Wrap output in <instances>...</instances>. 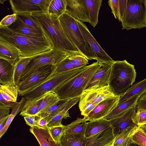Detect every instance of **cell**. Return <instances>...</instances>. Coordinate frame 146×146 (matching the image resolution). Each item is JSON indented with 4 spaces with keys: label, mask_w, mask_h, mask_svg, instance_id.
Instances as JSON below:
<instances>
[{
    "label": "cell",
    "mask_w": 146,
    "mask_h": 146,
    "mask_svg": "<svg viewBox=\"0 0 146 146\" xmlns=\"http://www.w3.org/2000/svg\"><path fill=\"white\" fill-rule=\"evenodd\" d=\"M29 130L40 146H60L52 137L48 127L43 128L35 126L31 127Z\"/></svg>",
    "instance_id": "d6986e66"
},
{
    "label": "cell",
    "mask_w": 146,
    "mask_h": 146,
    "mask_svg": "<svg viewBox=\"0 0 146 146\" xmlns=\"http://www.w3.org/2000/svg\"><path fill=\"white\" fill-rule=\"evenodd\" d=\"M46 93L36 98H25V102L20 115L24 117L36 115L38 112L43 98Z\"/></svg>",
    "instance_id": "ffe728a7"
},
{
    "label": "cell",
    "mask_w": 146,
    "mask_h": 146,
    "mask_svg": "<svg viewBox=\"0 0 146 146\" xmlns=\"http://www.w3.org/2000/svg\"><path fill=\"white\" fill-rule=\"evenodd\" d=\"M136 76L134 65L126 60L115 61L112 65L108 84L114 95L120 97L134 82Z\"/></svg>",
    "instance_id": "277c9868"
},
{
    "label": "cell",
    "mask_w": 146,
    "mask_h": 146,
    "mask_svg": "<svg viewBox=\"0 0 146 146\" xmlns=\"http://www.w3.org/2000/svg\"><path fill=\"white\" fill-rule=\"evenodd\" d=\"M17 17V15L15 13L6 16L1 21L0 28L9 27L15 22Z\"/></svg>",
    "instance_id": "b9f144b4"
},
{
    "label": "cell",
    "mask_w": 146,
    "mask_h": 146,
    "mask_svg": "<svg viewBox=\"0 0 146 146\" xmlns=\"http://www.w3.org/2000/svg\"><path fill=\"white\" fill-rule=\"evenodd\" d=\"M24 117L26 124L31 127L37 126L38 121L40 118L37 115L26 116Z\"/></svg>",
    "instance_id": "f6af8a7d"
},
{
    "label": "cell",
    "mask_w": 146,
    "mask_h": 146,
    "mask_svg": "<svg viewBox=\"0 0 146 146\" xmlns=\"http://www.w3.org/2000/svg\"><path fill=\"white\" fill-rule=\"evenodd\" d=\"M10 108L8 107L0 106V121L9 117Z\"/></svg>",
    "instance_id": "c3c4849f"
},
{
    "label": "cell",
    "mask_w": 146,
    "mask_h": 146,
    "mask_svg": "<svg viewBox=\"0 0 146 146\" xmlns=\"http://www.w3.org/2000/svg\"><path fill=\"white\" fill-rule=\"evenodd\" d=\"M26 99L23 97L21 101L17 102L14 106L11 108L12 112L7 121L3 129L0 131V138H1L7 130L11 122L17 114L21 111L25 104Z\"/></svg>",
    "instance_id": "8d00e7d4"
},
{
    "label": "cell",
    "mask_w": 146,
    "mask_h": 146,
    "mask_svg": "<svg viewBox=\"0 0 146 146\" xmlns=\"http://www.w3.org/2000/svg\"><path fill=\"white\" fill-rule=\"evenodd\" d=\"M68 58L70 61L78 68L85 66L88 63L87 59L82 54L73 55Z\"/></svg>",
    "instance_id": "60d3db41"
},
{
    "label": "cell",
    "mask_w": 146,
    "mask_h": 146,
    "mask_svg": "<svg viewBox=\"0 0 146 146\" xmlns=\"http://www.w3.org/2000/svg\"><path fill=\"white\" fill-rule=\"evenodd\" d=\"M20 58L19 49L14 44L0 37V59L6 60L15 65Z\"/></svg>",
    "instance_id": "ac0fdd59"
},
{
    "label": "cell",
    "mask_w": 146,
    "mask_h": 146,
    "mask_svg": "<svg viewBox=\"0 0 146 146\" xmlns=\"http://www.w3.org/2000/svg\"><path fill=\"white\" fill-rule=\"evenodd\" d=\"M0 94L9 102L16 103L18 92L13 82L0 84Z\"/></svg>",
    "instance_id": "4dcf8cb0"
},
{
    "label": "cell",
    "mask_w": 146,
    "mask_h": 146,
    "mask_svg": "<svg viewBox=\"0 0 146 146\" xmlns=\"http://www.w3.org/2000/svg\"><path fill=\"white\" fill-rule=\"evenodd\" d=\"M30 15L47 37L53 48L71 55L82 54L67 38L58 18L48 13Z\"/></svg>",
    "instance_id": "6da1fadb"
},
{
    "label": "cell",
    "mask_w": 146,
    "mask_h": 146,
    "mask_svg": "<svg viewBox=\"0 0 146 146\" xmlns=\"http://www.w3.org/2000/svg\"><path fill=\"white\" fill-rule=\"evenodd\" d=\"M136 110H143L146 111V92L139 98L136 106Z\"/></svg>",
    "instance_id": "bcb514c9"
},
{
    "label": "cell",
    "mask_w": 146,
    "mask_h": 146,
    "mask_svg": "<svg viewBox=\"0 0 146 146\" xmlns=\"http://www.w3.org/2000/svg\"><path fill=\"white\" fill-rule=\"evenodd\" d=\"M127 0H119V19L121 22L125 11Z\"/></svg>",
    "instance_id": "7dc6e473"
},
{
    "label": "cell",
    "mask_w": 146,
    "mask_h": 146,
    "mask_svg": "<svg viewBox=\"0 0 146 146\" xmlns=\"http://www.w3.org/2000/svg\"><path fill=\"white\" fill-rule=\"evenodd\" d=\"M67 38L88 60H97L91 47L79 28L76 20L65 12L58 18Z\"/></svg>",
    "instance_id": "5b68a950"
},
{
    "label": "cell",
    "mask_w": 146,
    "mask_h": 146,
    "mask_svg": "<svg viewBox=\"0 0 146 146\" xmlns=\"http://www.w3.org/2000/svg\"><path fill=\"white\" fill-rule=\"evenodd\" d=\"M111 126L108 121L101 119L87 123L84 133L86 138L101 132Z\"/></svg>",
    "instance_id": "603a6c76"
},
{
    "label": "cell",
    "mask_w": 146,
    "mask_h": 146,
    "mask_svg": "<svg viewBox=\"0 0 146 146\" xmlns=\"http://www.w3.org/2000/svg\"><path fill=\"white\" fill-rule=\"evenodd\" d=\"M0 37L20 50L21 58L32 57L45 53L53 47L46 36L36 37L17 33L8 27L0 28Z\"/></svg>",
    "instance_id": "7a4b0ae2"
},
{
    "label": "cell",
    "mask_w": 146,
    "mask_h": 146,
    "mask_svg": "<svg viewBox=\"0 0 146 146\" xmlns=\"http://www.w3.org/2000/svg\"><path fill=\"white\" fill-rule=\"evenodd\" d=\"M65 13L82 23L90 22L89 13L85 0H66Z\"/></svg>",
    "instance_id": "9a60e30c"
},
{
    "label": "cell",
    "mask_w": 146,
    "mask_h": 146,
    "mask_svg": "<svg viewBox=\"0 0 146 146\" xmlns=\"http://www.w3.org/2000/svg\"><path fill=\"white\" fill-rule=\"evenodd\" d=\"M60 100L54 91L47 93L44 97L38 112L36 115L40 114L48 110L58 102Z\"/></svg>",
    "instance_id": "d6a6232c"
},
{
    "label": "cell",
    "mask_w": 146,
    "mask_h": 146,
    "mask_svg": "<svg viewBox=\"0 0 146 146\" xmlns=\"http://www.w3.org/2000/svg\"><path fill=\"white\" fill-rule=\"evenodd\" d=\"M64 125L48 127L49 132L54 140L58 145L64 129Z\"/></svg>",
    "instance_id": "ab89813d"
},
{
    "label": "cell",
    "mask_w": 146,
    "mask_h": 146,
    "mask_svg": "<svg viewBox=\"0 0 146 146\" xmlns=\"http://www.w3.org/2000/svg\"><path fill=\"white\" fill-rule=\"evenodd\" d=\"M136 105L119 116L109 121L115 137L128 127L138 126L135 123Z\"/></svg>",
    "instance_id": "4fadbf2b"
},
{
    "label": "cell",
    "mask_w": 146,
    "mask_h": 146,
    "mask_svg": "<svg viewBox=\"0 0 146 146\" xmlns=\"http://www.w3.org/2000/svg\"><path fill=\"white\" fill-rule=\"evenodd\" d=\"M112 13L116 19H119V0H110L108 2Z\"/></svg>",
    "instance_id": "ee69618b"
},
{
    "label": "cell",
    "mask_w": 146,
    "mask_h": 146,
    "mask_svg": "<svg viewBox=\"0 0 146 146\" xmlns=\"http://www.w3.org/2000/svg\"><path fill=\"white\" fill-rule=\"evenodd\" d=\"M145 4L146 7V0H145Z\"/></svg>",
    "instance_id": "11a10c76"
},
{
    "label": "cell",
    "mask_w": 146,
    "mask_h": 146,
    "mask_svg": "<svg viewBox=\"0 0 146 146\" xmlns=\"http://www.w3.org/2000/svg\"><path fill=\"white\" fill-rule=\"evenodd\" d=\"M80 97L71 100L64 108L47 123L48 127L52 126H62L61 122L63 118L66 119L69 115L68 110L79 101Z\"/></svg>",
    "instance_id": "83f0119b"
},
{
    "label": "cell",
    "mask_w": 146,
    "mask_h": 146,
    "mask_svg": "<svg viewBox=\"0 0 146 146\" xmlns=\"http://www.w3.org/2000/svg\"><path fill=\"white\" fill-rule=\"evenodd\" d=\"M69 56L66 57L56 65L52 72V75L79 68L70 61Z\"/></svg>",
    "instance_id": "d590c367"
},
{
    "label": "cell",
    "mask_w": 146,
    "mask_h": 146,
    "mask_svg": "<svg viewBox=\"0 0 146 146\" xmlns=\"http://www.w3.org/2000/svg\"><path fill=\"white\" fill-rule=\"evenodd\" d=\"M140 96H136L118 105L102 119L109 121L121 115L136 104Z\"/></svg>",
    "instance_id": "44dd1931"
},
{
    "label": "cell",
    "mask_w": 146,
    "mask_h": 146,
    "mask_svg": "<svg viewBox=\"0 0 146 146\" xmlns=\"http://www.w3.org/2000/svg\"><path fill=\"white\" fill-rule=\"evenodd\" d=\"M86 137L82 134L63 133L60 139V146H85Z\"/></svg>",
    "instance_id": "cb8c5ba5"
},
{
    "label": "cell",
    "mask_w": 146,
    "mask_h": 146,
    "mask_svg": "<svg viewBox=\"0 0 146 146\" xmlns=\"http://www.w3.org/2000/svg\"><path fill=\"white\" fill-rule=\"evenodd\" d=\"M32 57L21 58L15 64L13 82L15 86L17 84L23 72Z\"/></svg>",
    "instance_id": "e575fe53"
},
{
    "label": "cell",
    "mask_w": 146,
    "mask_h": 146,
    "mask_svg": "<svg viewBox=\"0 0 146 146\" xmlns=\"http://www.w3.org/2000/svg\"><path fill=\"white\" fill-rule=\"evenodd\" d=\"M70 100L68 99H60L58 102L48 110L37 115L40 117L45 118L47 120L48 123L64 108Z\"/></svg>",
    "instance_id": "f546056e"
},
{
    "label": "cell",
    "mask_w": 146,
    "mask_h": 146,
    "mask_svg": "<svg viewBox=\"0 0 146 146\" xmlns=\"http://www.w3.org/2000/svg\"><path fill=\"white\" fill-rule=\"evenodd\" d=\"M52 0H10V3L13 13L31 15L47 13Z\"/></svg>",
    "instance_id": "30bf717a"
},
{
    "label": "cell",
    "mask_w": 146,
    "mask_h": 146,
    "mask_svg": "<svg viewBox=\"0 0 146 146\" xmlns=\"http://www.w3.org/2000/svg\"><path fill=\"white\" fill-rule=\"evenodd\" d=\"M5 0H0V3H1L3 4L4 2H5Z\"/></svg>",
    "instance_id": "db71d44e"
},
{
    "label": "cell",
    "mask_w": 146,
    "mask_h": 146,
    "mask_svg": "<svg viewBox=\"0 0 146 146\" xmlns=\"http://www.w3.org/2000/svg\"><path fill=\"white\" fill-rule=\"evenodd\" d=\"M128 146H140L139 145H138V144H137L136 143L131 142H131H130V143L128 145Z\"/></svg>",
    "instance_id": "f5cc1de1"
},
{
    "label": "cell",
    "mask_w": 146,
    "mask_h": 146,
    "mask_svg": "<svg viewBox=\"0 0 146 146\" xmlns=\"http://www.w3.org/2000/svg\"><path fill=\"white\" fill-rule=\"evenodd\" d=\"M100 66L97 61L85 66L82 71L63 82L54 91L60 100H71L80 97Z\"/></svg>",
    "instance_id": "3957f363"
},
{
    "label": "cell",
    "mask_w": 146,
    "mask_h": 146,
    "mask_svg": "<svg viewBox=\"0 0 146 146\" xmlns=\"http://www.w3.org/2000/svg\"><path fill=\"white\" fill-rule=\"evenodd\" d=\"M102 0H85L89 13V23L95 27L98 22L99 13Z\"/></svg>",
    "instance_id": "f1b7e54d"
},
{
    "label": "cell",
    "mask_w": 146,
    "mask_h": 146,
    "mask_svg": "<svg viewBox=\"0 0 146 146\" xmlns=\"http://www.w3.org/2000/svg\"><path fill=\"white\" fill-rule=\"evenodd\" d=\"M139 129H141L146 133V124L141 125L139 126Z\"/></svg>",
    "instance_id": "816d5d0a"
},
{
    "label": "cell",
    "mask_w": 146,
    "mask_h": 146,
    "mask_svg": "<svg viewBox=\"0 0 146 146\" xmlns=\"http://www.w3.org/2000/svg\"><path fill=\"white\" fill-rule=\"evenodd\" d=\"M84 118H77L76 120L66 125H65L63 133L82 134L84 135L87 122Z\"/></svg>",
    "instance_id": "1f68e13d"
},
{
    "label": "cell",
    "mask_w": 146,
    "mask_h": 146,
    "mask_svg": "<svg viewBox=\"0 0 146 146\" xmlns=\"http://www.w3.org/2000/svg\"><path fill=\"white\" fill-rule=\"evenodd\" d=\"M135 123L138 126L146 124V111L141 110H137Z\"/></svg>",
    "instance_id": "7bdbcfd3"
},
{
    "label": "cell",
    "mask_w": 146,
    "mask_h": 146,
    "mask_svg": "<svg viewBox=\"0 0 146 146\" xmlns=\"http://www.w3.org/2000/svg\"><path fill=\"white\" fill-rule=\"evenodd\" d=\"M115 96L109 85L94 86L86 89L80 98L79 107L82 115L87 116L102 101Z\"/></svg>",
    "instance_id": "52a82bcc"
},
{
    "label": "cell",
    "mask_w": 146,
    "mask_h": 146,
    "mask_svg": "<svg viewBox=\"0 0 146 146\" xmlns=\"http://www.w3.org/2000/svg\"><path fill=\"white\" fill-rule=\"evenodd\" d=\"M121 22L122 29L127 30L146 27L145 0H127L126 8Z\"/></svg>",
    "instance_id": "8992f818"
},
{
    "label": "cell",
    "mask_w": 146,
    "mask_h": 146,
    "mask_svg": "<svg viewBox=\"0 0 146 146\" xmlns=\"http://www.w3.org/2000/svg\"><path fill=\"white\" fill-rule=\"evenodd\" d=\"M71 55H72L66 52L53 48L32 57L23 72L17 84L24 81L41 67L47 65L55 66L60 61Z\"/></svg>",
    "instance_id": "ba28073f"
},
{
    "label": "cell",
    "mask_w": 146,
    "mask_h": 146,
    "mask_svg": "<svg viewBox=\"0 0 146 146\" xmlns=\"http://www.w3.org/2000/svg\"><path fill=\"white\" fill-rule=\"evenodd\" d=\"M115 137L111 126L101 132L86 138L85 146H110Z\"/></svg>",
    "instance_id": "e0dca14e"
},
{
    "label": "cell",
    "mask_w": 146,
    "mask_h": 146,
    "mask_svg": "<svg viewBox=\"0 0 146 146\" xmlns=\"http://www.w3.org/2000/svg\"><path fill=\"white\" fill-rule=\"evenodd\" d=\"M66 6V0H52L47 13L58 18L65 12Z\"/></svg>",
    "instance_id": "836d02e7"
},
{
    "label": "cell",
    "mask_w": 146,
    "mask_h": 146,
    "mask_svg": "<svg viewBox=\"0 0 146 146\" xmlns=\"http://www.w3.org/2000/svg\"><path fill=\"white\" fill-rule=\"evenodd\" d=\"M29 27L36 32L43 34L41 30L30 15H17Z\"/></svg>",
    "instance_id": "74e56055"
},
{
    "label": "cell",
    "mask_w": 146,
    "mask_h": 146,
    "mask_svg": "<svg viewBox=\"0 0 146 146\" xmlns=\"http://www.w3.org/2000/svg\"><path fill=\"white\" fill-rule=\"evenodd\" d=\"M138 128V126L127 128L115 137L110 146H128L131 142L132 136Z\"/></svg>",
    "instance_id": "4316f807"
},
{
    "label": "cell",
    "mask_w": 146,
    "mask_h": 146,
    "mask_svg": "<svg viewBox=\"0 0 146 146\" xmlns=\"http://www.w3.org/2000/svg\"><path fill=\"white\" fill-rule=\"evenodd\" d=\"M8 118L0 121V131H1L5 126Z\"/></svg>",
    "instance_id": "f907efd6"
},
{
    "label": "cell",
    "mask_w": 146,
    "mask_h": 146,
    "mask_svg": "<svg viewBox=\"0 0 146 146\" xmlns=\"http://www.w3.org/2000/svg\"><path fill=\"white\" fill-rule=\"evenodd\" d=\"M120 97L115 96L102 101L84 118L90 121L102 119L117 106Z\"/></svg>",
    "instance_id": "5bb4252c"
},
{
    "label": "cell",
    "mask_w": 146,
    "mask_h": 146,
    "mask_svg": "<svg viewBox=\"0 0 146 146\" xmlns=\"http://www.w3.org/2000/svg\"><path fill=\"white\" fill-rule=\"evenodd\" d=\"M84 67L53 75L41 84L25 94L23 97L25 98H35L49 92L54 91L56 88L63 82L82 71Z\"/></svg>",
    "instance_id": "9c48e42d"
},
{
    "label": "cell",
    "mask_w": 146,
    "mask_h": 146,
    "mask_svg": "<svg viewBox=\"0 0 146 146\" xmlns=\"http://www.w3.org/2000/svg\"><path fill=\"white\" fill-rule=\"evenodd\" d=\"M131 141L140 146H146V133L139 128L132 136Z\"/></svg>",
    "instance_id": "f35d334b"
},
{
    "label": "cell",
    "mask_w": 146,
    "mask_h": 146,
    "mask_svg": "<svg viewBox=\"0 0 146 146\" xmlns=\"http://www.w3.org/2000/svg\"><path fill=\"white\" fill-rule=\"evenodd\" d=\"M15 65L7 60L0 59V83L4 84L13 82Z\"/></svg>",
    "instance_id": "d4e9b609"
},
{
    "label": "cell",
    "mask_w": 146,
    "mask_h": 146,
    "mask_svg": "<svg viewBox=\"0 0 146 146\" xmlns=\"http://www.w3.org/2000/svg\"><path fill=\"white\" fill-rule=\"evenodd\" d=\"M8 27L15 32L26 35L40 37L43 35L28 26L17 15V19L15 22Z\"/></svg>",
    "instance_id": "484cf974"
},
{
    "label": "cell",
    "mask_w": 146,
    "mask_h": 146,
    "mask_svg": "<svg viewBox=\"0 0 146 146\" xmlns=\"http://www.w3.org/2000/svg\"><path fill=\"white\" fill-rule=\"evenodd\" d=\"M47 123V120L45 118L40 117L38 121L37 126L41 128H46L48 127Z\"/></svg>",
    "instance_id": "681fc988"
},
{
    "label": "cell",
    "mask_w": 146,
    "mask_h": 146,
    "mask_svg": "<svg viewBox=\"0 0 146 146\" xmlns=\"http://www.w3.org/2000/svg\"><path fill=\"white\" fill-rule=\"evenodd\" d=\"M99 63L100 67L89 82L86 89L94 86L101 87L108 84L111 68L113 63Z\"/></svg>",
    "instance_id": "2e32d148"
},
{
    "label": "cell",
    "mask_w": 146,
    "mask_h": 146,
    "mask_svg": "<svg viewBox=\"0 0 146 146\" xmlns=\"http://www.w3.org/2000/svg\"><path fill=\"white\" fill-rule=\"evenodd\" d=\"M76 21L79 29L95 54L97 61L100 63L114 62L115 61L113 60L102 48L91 33L86 25L77 20H76Z\"/></svg>",
    "instance_id": "7c38bea8"
},
{
    "label": "cell",
    "mask_w": 146,
    "mask_h": 146,
    "mask_svg": "<svg viewBox=\"0 0 146 146\" xmlns=\"http://www.w3.org/2000/svg\"><path fill=\"white\" fill-rule=\"evenodd\" d=\"M55 66L47 65L40 68L23 81L16 86L20 96L31 91L52 76Z\"/></svg>",
    "instance_id": "8fae6325"
},
{
    "label": "cell",
    "mask_w": 146,
    "mask_h": 146,
    "mask_svg": "<svg viewBox=\"0 0 146 146\" xmlns=\"http://www.w3.org/2000/svg\"><path fill=\"white\" fill-rule=\"evenodd\" d=\"M146 92V78L133 85L120 96L117 105L136 96H141Z\"/></svg>",
    "instance_id": "7402d4cb"
}]
</instances>
